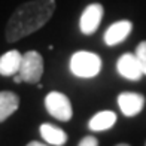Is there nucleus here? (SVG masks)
I'll return each instance as SVG.
<instances>
[{
  "label": "nucleus",
  "mask_w": 146,
  "mask_h": 146,
  "mask_svg": "<svg viewBox=\"0 0 146 146\" xmlns=\"http://www.w3.org/2000/svg\"><path fill=\"white\" fill-rule=\"evenodd\" d=\"M55 6V0H30L19 5L6 24V40L14 43L40 30L52 18Z\"/></svg>",
  "instance_id": "1"
},
{
  "label": "nucleus",
  "mask_w": 146,
  "mask_h": 146,
  "mask_svg": "<svg viewBox=\"0 0 146 146\" xmlns=\"http://www.w3.org/2000/svg\"><path fill=\"white\" fill-rule=\"evenodd\" d=\"M102 60L90 51H78L70 58V70L79 78H94L100 73Z\"/></svg>",
  "instance_id": "2"
},
{
  "label": "nucleus",
  "mask_w": 146,
  "mask_h": 146,
  "mask_svg": "<svg viewBox=\"0 0 146 146\" xmlns=\"http://www.w3.org/2000/svg\"><path fill=\"white\" fill-rule=\"evenodd\" d=\"M18 75L21 76L23 82L37 84L43 75V58H42V55L36 51H27L25 54H23Z\"/></svg>",
  "instance_id": "3"
},
{
  "label": "nucleus",
  "mask_w": 146,
  "mask_h": 146,
  "mask_svg": "<svg viewBox=\"0 0 146 146\" xmlns=\"http://www.w3.org/2000/svg\"><path fill=\"white\" fill-rule=\"evenodd\" d=\"M45 108L51 116H54L58 121H70L73 116L72 103L67 96L58 91H51L45 97Z\"/></svg>",
  "instance_id": "4"
},
{
  "label": "nucleus",
  "mask_w": 146,
  "mask_h": 146,
  "mask_svg": "<svg viewBox=\"0 0 146 146\" xmlns=\"http://www.w3.org/2000/svg\"><path fill=\"white\" fill-rule=\"evenodd\" d=\"M103 14H104V9L100 3H91L84 9L81 19H79V29H81L84 35L90 36L97 31L98 25L102 23Z\"/></svg>",
  "instance_id": "5"
},
{
  "label": "nucleus",
  "mask_w": 146,
  "mask_h": 146,
  "mask_svg": "<svg viewBox=\"0 0 146 146\" xmlns=\"http://www.w3.org/2000/svg\"><path fill=\"white\" fill-rule=\"evenodd\" d=\"M116 70L122 78L128 81H140V78L143 76L140 63L136 54H122L116 61Z\"/></svg>",
  "instance_id": "6"
},
{
  "label": "nucleus",
  "mask_w": 146,
  "mask_h": 146,
  "mask_svg": "<svg viewBox=\"0 0 146 146\" xmlns=\"http://www.w3.org/2000/svg\"><path fill=\"white\" fill-rule=\"evenodd\" d=\"M118 106L125 116H136L143 110L145 97L137 92H121L118 96Z\"/></svg>",
  "instance_id": "7"
},
{
  "label": "nucleus",
  "mask_w": 146,
  "mask_h": 146,
  "mask_svg": "<svg viewBox=\"0 0 146 146\" xmlns=\"http://www.w3.org/2000/svg\"><path fill=\"white\" fill-rule=\"evenodd\" d=\"M133 30V23L128 19L116 21L112 25H109L108 30L104 31V43L108 46H115L124 42L128 37V35Z\"/></svg>",
  "instance_id": "8"
},
{
  "label": "nucleus",
  "mask_w": 146,
  "mask_h": 146,
  "mask_svg": "<svg viewBox=\"0 0 146 146\" xmlns=\"http://www.w3.org/2000/svg\"><path fill=\"white\" fill-rule=\"evenodd\" d=\"M23 55L17 49L8 51L0 57V75L2 76H14L18 73L21 66Z\"/></svg>",
  "instance_id": "9"
},
{
  "label": "nucleus",
  "mask_w": 146,
  "mask_h": 146,
  "mask_svg": "<svg viewBox=\"0 0 146 146\" xmlns=\"http://www.w3.org/2000/svg\"><path fill=\"white\" fill-rule=\"evenodd\" d=\"M19 106V97L12 91H0V122L6 121Z\"/></svg>",
  "instance_id": "10"
},
{
  "label": "nucleus",
  "mask_w": 146,
  "mask_h": 146,
  "mask_svg": "<svg viewBox=\"0 0 146 146\" xmlns=\"http://www.w3.org/2000/svg\"><path fill=\"white\" fill-rule=\"evenodd\" d=\"M40 136L42 139L52 146H63L67 142V134L60 127H55L52 124H42L40 125Z\"/></svg>",
  "instance_id": "11"
},
{
  "label": "nucleus",
  "mask_w": 146,
  "mask_h": 146,
  "mask_svg": "<svg viewBox=\"0 0 146 146\" xmlns=\"http://www.w3.org/2000/svg\"><path fill=\"white\" fill-rule=\"evenodd\" d=\"M116 122V113L112 110H102L96 113L90 119L88 122V127L92 131H104V130H109L115 125Z\"/></svg>",
  "instance_id": "12"
},
{
  "label": "nucleus",
  "mask_w": 146,
  "mask_h": 146,
  "mask_svg": "<svg viewBox=\"0 0 146 146\" xmlns=\"http://www.w3.org/2000/svg\"><path fill=\"white\" fill-rule=\"evenodd\" d=\"M136 57L140 63V67H142V72L143 75H146V40L140 42L136 48Z\"/></svg>",
  "instance_id": "13"
},
{
  "label": "nucleus",
  "mask_w": 146,
  "mask_h": 146,
  "mask_svg": "<svg viewBox=\"0 0 146 146\" xmlns=\"http://www.w3.org/2000/svg\"><path fill=\"white\" fill-rule=\"evenodd\" d=\"M78 146H98V140L94 136H85Z\"/></svg>",
  "instance_id": "14"
},
{
  "label": "nucleus",
  "mask_w": 146,
  "mask_h": 146,
  "mask_svg": "<svg viewBox=\"0 0 146 146\" xmlns=\"http://www.w3.org/2000/svg\"><path fill=\"white\" fill-rule=\"evenodd\" d=\"M25 146H49V145H46V143H42V142H36V140H33V142H29Z\"/></svg>",
  "instance_id": "15"
},
{
  "label": "nucleus",
  "mask_w": 146,
  "mask_h": 146,
  "mask_svg": "<svg viewBox=\"0 0 146 146\" xmlns=\"http://www.w3.org/2000/svg\"><path fill=\"white\" fill-rule=\"evenodd\" d=\"M116 146H130L128 143H119V145H116Z\"/></svg>",
  "instance_id": "16"
},
{
  "label": "nucleus",
  "mask_w": 146,
  "mask_h": 146,
  "mask_svg": "<svg viewBox=\"0 0 146 146\" xmlns=\"http://www.w3.org/2000/svg\"><path fill=\"white\" fill-rule=\"evenodd\" d=\"M145 146H146V145H145Z\"/></svg>",
  "instance_id": "17"
}]
</instances>
